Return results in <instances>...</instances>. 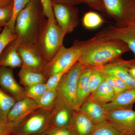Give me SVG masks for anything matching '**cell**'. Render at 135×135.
Returning <instances> with one entry per match:
<instances>
[{"label":"cell","mask_w":135,"mask_h":135,"mask_svg":"<svg viewBox=\"0 0 135 135\" xmlns=\"http://www.w3.org/2000/svg\"><path fill=\"white\" fill-rule=\"evenodd\" d=\"M128 46L118 40H104L94 36L88 40L77 62L85 68L104 66L129 51Z\"/></svg>","instance_id":"1"},{"label":"cell","mask_w":135,"mask_h":135,"mask_svg":"<svg viewBox=\"0 0 135 135\" xmlns=\"http://www.w3.org/2000/svg\"><path fill=\"white\" fill-rule=\"evenodd\" d=\"M40 0H31L18 15L15 27L17 45L36 44L47 18L40 8Z\"/></svg>","instance_id":"2"},{"label":"cell","mask_w":135,"mask_h":135,"mask_svg":"<svg viewBox=\"0 0 135 135\" xmlns=\"http://www.w3.org/2000/svg\"><path fill=\"white\" fill-rule=\"evenodd\" d=\"M66 34L57 24L55 18H47L36 43L45 65L63 46L64 38Z\"/></svg>","instance_id":"3"},{"label":"cell","mask_w":135,"mask_h":135,"mask_svg":"<svg viewBox=\"0 0 135 135\" xmlns=\"http://www.w3.org/2000/svg\"><path fill=\"white\" fill-rule=\"evenodd\" d=\"M87 41L76 40L68 48L63 45L51 60L44 66L42 73L47 80L51 75L71 68L77 63Z\"/></svg>","instance_id":"4"},{"label":"cell","mask_w":135,"mask_h":135,"mask_svg":"<svg viewBox=\"0 0 135 135\" xmlns=\"http://www.w3.org/2000/svg\"><path fill=\"white\" fill-rule=\"evenodd\" d=\"M85 68L77 62L75 63L63 75L57 89V97L74 110L79 109L77 101V83Z\"/></svg>","instance_id":"5"},{"label":"cell","mask_w":135,"mask_h":135,"mask_svg":"<svg viewBox=\"0 0 135 135\" xmlns=\"http://www.w3.org/2000/svg\"><path fill=\"white\" fill-rule=\"evenodd\" d=\"M104 13L113 18L115 26H133L135 21V0H103Z\"/></svg>","instance_id":"6"},{"label":"cell","mask_w":135,"mask_h":135,"mask_svg":"<svg viewBox=\"0 0 135 135\" xmlns=\"http://www.w3.org/2000/svg\"><path fill=\"white\" fill-rule=\"evenodd\" d=\"M51 112L41 109L34 111L18 126L12 135H31L45 133L51 126Z\"/></svg>","instance_id":"7"},{"label":"cell","mask_w":135,"mask_h":135,"mask_svg":"<svg viewBox=\"0 0 135 135\" xmlns=\"http://www.w3.org/2000/svg\"><path fill=\"white\" fill-rule=\"evenodd\" d=\"M55 18L57 24L66 34L71 33L79 23L78 10L73 5L52 2Z\"/></svg>","instance_id":"8"},{"label":"cell","mask_w":135,"mask_h":135,"mask_svg":"<svg viewBox=\"0 0 135 135\" xmlns=\"http://www.w3.org/2000/svg\"><path fill=\"white\" fill-rule=\"evenodd\" d=\"M104 40H118L126 44L135 56V27H120L109 26L96 34L95 36Z\"/></svg>","instance_id":"9"},{"label":"cell","mask_w":135,"mask_h":135,"mask_svg":"<svg viewBox=\"0 0 135 135\" xmlns=\"http://www.w3.org/2000/svg\"><path fill=\"white\" fill-rule=\"evenodd\" d=\"M107 120L125 134H135V111L121 109L107 112Z\"/></svg>","instance_id":"10"},{"label":"cell","mask_w":135,"mask_h":135,"mask_svg":"<svg viewBox=\"0 0 135 135\" xmlns=\"http://www.w3.org/2000/svg\"><path fill=\"white\" fill-rule=\"evenodd\" d=\"M17 46L18 51L22 60V67L42 73L45 63L36 44Z\"/></svg>","instance_id":"11"},{"label":"cell","mask_w":135,"mask_h":135,"mask_svg":"<svg viewBox=\"0 0 135 135\" xmlns=\"http://www.w3.org/2000/svg\"><path fill=\"white\" fill-rule=\"evenodd\" d=\"M0 88L16 101L26 97L25 89L17 82L9 68L0 67Z\"/></svg>","instance_id":"12"},{"label":"cell","mask_w":135,"mask_h":135,"mask_svg":"<svg viewBox=\"0 0 135 135\" xmlns=\"http://www.w3.org/2000/svg\"><path fill=\"white\" fill-rule=\"evenodd\" d=\"M74 111L72 108L57 97L51 112L52 122L51 127L70 128Z\"/></svg>","instance_id":"13"},{"label":"cell","mask_w":135,"mask_h":135,"mask_svg":"<svg viewBox=\"0 0 135 135\" xmlns=\"http://www.w3.org/2000/svg\"><path fill=\"white\" fill-rule=\"evenodd\" d=\"M38 109H40L35 100L26 97L16 101L8 114L7 121H14L27 117Z\"/></svg>","instance_id":"14"},{"label":"cell","mask_w":135,"mask_h":135,"mask_svg":"<svg viewBox=\"0 0 135 135\" xmlns=\"http://www.w3.org/2000/svg\"><path fill=\"white\" fill-rule=\"evenodd\" d=\"M80 109L96 125L107 121V112L102 105L94 100L90 95L84 100Z\"/></svg>","instance_id":"15"},{"label":"cell","mask_w":135,"mask_h":135,"mask_svg":"<svg viewBox=\"0 0 135 135\" xmlns=\"http://www.w3.org/2000/svg\"><path fill=\"white\" fill-rule=\"evenodd\" d=\"M128 60L121 58L104 66L109 75H113L122 80L130 88H135V80L128 72Z\"/></svg>","instance_id":"16"},{"label":"cell","mask_w":135,"mask_h":135,"mask_svg":"<svg viewBox=\"0 0 135 135\" xmlns=\"http://www.w3.org/2000/svg\"><path fill=\"white\" fill-rule=\"evenodd\" d=\"M96 126L80 109L74 110L70 128L75 135H90Z\"/></svg>","instance_id":"17"},{"label":"cell","mask_w":135,"mask_h":135,"mask_svg":"<svg viewBox=\"0 0 135 135\" xmlns=\"http://www.w3.org/2000/svg\"><path fill=\"white\" fill-rule=\"evenodd\" d=\"M135 103V88H131L117 95L111 102L102 105L107 112L121 109H133Z\"/></svg>","instance_id":"18"},{"label":"cell","mask_w":135,"mask_h":135,"mask_svg":"<svg viewBox=\"0 0 135 135\" xmlns=\"http://www.w3.org/2000/svg\"><path fill=\"white\" fill-rule=\"evenodd\" d=\"M14 41L7 46L0 56V67L14 68L22 67V59Z\"/></svg>","instance_id":"19"},{"label":"cell","mask_w":135,"mask_h":135,"mask_svg":"<svg viewBox=\"0 0 135 135\" xmlns=\"http://www.w3.org/2000/svg\"><path fill=\"white\" fill-rule=\"evenodd\" d=\"M92 69V68H85L78 79L77 96L79 109L84 100L91 94L89 88V79Z\"/></svg>","instance_id":"20"},{"label":"cell","mask_w":135,"mask_h":135,"mask_svg":"<svg viewBox=\"0 0 135 135\" xmlns=\"http://www.w3.org/2000/svg\"><path fill=\"white\" fill-rule=\"evenodd\" d=\"M20 83L25 88L34 84L46 82L47 79L42 73L37 72L24 67L21 68L18 74Z\"/></svg>","instance_id":"21"},{"label":"cell","mask_w":135,"mask_h":135,"mask_svg":"<svg viewBox=\"0 0 135 135\" xmlns=\"http://www.w3.org/2000/svg\"><path fill=\"white\" fill-rule=\"evenodd\" d=\"M90 95L101 105L111 102L115 97L112 88L105 81L100 84Z\"/></svg>","instance_id":"22"},{"label":"cell","mask_w":135,"mask_h":135,"mask_svg":"<svg viewBox=\"0 0 135 135\" xmlns=\"http://www.w3.org/2000/svg\"><path fill=\"white\" fill-rule=\"evenodd\" d=\"M16 100L0 88V122H7L8 114Z\"/></svg>","instance_id":"23"},{"label":"cell","mask_w":135,"mask_h":135,"mask_svg":"<svg viewBox=\"0 0 135 135\" xmlns=\"http://www.w3.org/2000/svg\"><path fill=\"white\" fill-rule=\"evenodd\" d=\"M89 79V88L90 92H94L105 80L108 74L104 66L92 68Z\"/></svg>","instance_id":"24"},{"label":"cell","mask_w":135,"mask_h":135,"mask_svg":"<svg viewBox=\"0 0 135 135\" xmlns=\"http://www.w3.org/2000/svg\"><path fill=\"white\" fill-rule=\"evenodd\" d=\"M57 96L56 90H48L41 97L35 101L38 106L39 109L51 112Z\"/></svg>","instance_id":"25"},{"label":"cell","mask_w":135,"mask_h":135,"mask_svg":"<svg viewBox=\"0 0 135 135\" xmlns=\"http://www.w3.org/2000/svg\"><path fill=\"white\" fill-rule=\"evenodd\" d=\"M108 121L97 125L90 135H126Z\"/></svg>","instance_id":"26"},{"label":"cell","mask_w":135,"mask_h":135,"mask_svg":"<svg viewBox=\"0 0 135 135\" xmlns=\"http://www.w3.org/2000/svg\"><path fill=\"white\" fill-rule=\"evenodd\" d=\"M104 22L103 18L97 12L93 11L86 12L83 17V25L88 29H96L101 26Z\"/></svg>","instance_id":"27"},{"label":"cell","mask_w":135,"mask_h":135,"mask_svg":"<svg viewBox=\"0 0 135 135\" xmlns=\"http://www.w3.org/2000/svg\"><path fill=\"white\" fill-rule=\"evenodd\" d=\"M31 0H13V11L11 18L7 26L15 33V27L16 19L20 12L28 4Z\"/></svg>","instance_id":"28"},{"label":"cell","mask_w":135,"mask_h":135,"mask_svg":"<svg viewBox=\"0 0 135 135\" xmlns=\"http://www.w3.org/2000/svg\"><path fill=\"white\" fill-rule=\"evenodd\" d=\"M105 81L112 88L115 97L131 88L122 80L113 75L108 74Z\"/></svg>","instance_id":"29"},{"label":"cell","mask_w":135,"mask_h":135,"mask_svg":"<svg viewBox=\"0 0 135 135\" xmlns=\"http://www.w3.org/2000/svg\"><path fill=\"white\" fill-rule=\"evenodd\" d=\"M25 89L26 97L34 100L38 98L48 90L46 82L37 83Z\"/></svg>","instance_id":"30"},{"label":"cell","mask_w":135,"mask_h":135,"mask_svg":"<svg viewBox=\"0 0 135 135\" xmlns=\"http://www.w3.org/2000/svg\"><path fill=\"white\" fill-rule=\"evenodd\" d=\"M16 36L7 26L4 27L0 34V56L8 44L14 41Z\"/></svg>","instance_id":"31"},{"label":"cell","mask_w":135,"mask_h":135,"mask_svg":"<svg viewBox=\"0 0 135 135\" xmlns=\"http://www.w3.org/2000/svg\"><path fill=\"white\" fill-rule=\"evenodd\" d=\"M26 117H23L14 121L0 122V135H11Z\"/></svg>","instance_id":"32"},{"label":"cell","mask_w":135,"mask_h":135,"mask_svg":"<svg viewBox=\"0 0 135 135\" xmlns=\"http://www.w3.org/2000/svg\"><path fill=\"white\" fill-rule=\"evenodd\" d=\"M12 11L13 3L0 7V28L8 24L12 17Z\"/></svg>","instance_id":"33"},{"label":"cell","mask_w":135,"mask_h":135,"mask_svg":"<svg viewBox=\"0 0 135 135\" xmlns=\"http://www.w3.org/2000/svg\"><path fill=\"white\" fill-rule=\"evenodd\" d=\"M66 69L65 70L57 73L56 74L51 75L47 79L46 82V86L49 90H56L58 86L59 83L65 74L70 70Z\"/></svg>","instance_id":"34"},{"label":"cell","mask_w":135,"mask_h":135,"mask_svg":"<svg viewBox=\"0 0 135 135\" xmlns=\"http://www.w3.org/2000/svg\"><path fill=\"white\" fill-rule=\"evenodd\" d=\"M46 135H75L71 128L50 127L45 133Z\"/></svg>","instance_id":"35"},{"label":"cell","mask_w":135,"mask_h":135,"mask_svg":"<svg viewBox=\"0 0 135 135\" xmlns=\"http://www.w3.org/2000/svg\"><path fill=\"white\" fill-rule=\"evenodd\" d=\"M44 15L47 19L55 18L51 0H40Z\"/></svg>","instance_id":"36"},{"label":"cell","mask_w":135,"mask_h":135,"mask_svg":"<svg viewBox=\"0 0 135 135\" xmlns=\"http://www.w3.org/2000/svg\"><path fill=\"white\" fill-rule=\"evenodd\" d=\"M80 3H84L93 9L104 12V6L103 0H79Z\"/></svg>","instance_id":"37"},{"label":"cell","mask_w":135,"mask_h":135,"mask_svg":"<svg viewBox=\"0 0 135 135\" xmlns=\"http://www.w3.org/2000/svg\"><path fill=\"white\" fill-rule=\"evenodd\" d=\"M127 65L129 75L135 80V59L128 60Z\"/></svg>","instance_id":"38"},{"label":"cell","mask_w":135,"mask_h":135,"mask_svg":"<svg viewBox=\"0 0 135 135\" xmlns=\"http://www.w3.org/2000/svg\"><path fill=\"white\" fill-rule=\"evenodd\" d=\"M52 2H56L68 5H74L80 3L79 0H51Z\"/></svg>","instance_id":"39"},{"label":"cell","mask_w":135,"mask_h":135,"mask_svg":"<svg viewBox=\"0 0 135 135\" xmlns=\"http://www.w3.org/2000/svg\"><path fill=\"white\" fill-rule=\"evenodd\" d=\"M13 3V0H0V7L7 6Z\"/></svg>","instance_id":"40"},{"label":"cell","mask_w":135,"mask_h":135,"mask_svg":"<svg viewBox=\"0 0 135 135\" xmlns=\"http://www.w3.org/2000/svg\"><path fill=\"white\" fill-rule=\"evenodd\" d=\"M46 135V134L45 133H42V134H34V135Z\"/></svg>","instance_id":"41"},{"label":"cell","mask_w":135,"mask_h":135,"mask_svg":"<svg viewBox=\"0 0 135 135\" xmlns=\"http://www.w3.org/2000/svg\"><path fill=\"white\" fill-rule=\"evenodd\" d=\"M126 135H135V134H127Z\"/></svg>","instance_id":"42"},{"label":"cell","mask_w":135,"mask_h":135,"mask_svg":"<svg viewBox=\"0 0 135 135\" xmlns=\"http://www.w3.org/2000/svg\"><path fill=\"white\" fill-rule=\"evenodd\" d=\"M132 26L134 27H135V22H134V24H133V26Z\"/></svg>","instance_id":"43"},{"label":"cell","mask_w":135,"mask_h":135,"mask_svg":"<svg viewBox=\"0 0 135 135\" xmlns=\"http://www.w3.org/2000/svg\"><path fill=\"white\" fill-rule=\"evenodd\" d=\"M1 28H0V31H1Z\"/></svg>","instance_id":"44"},{"label":"cell","mask_w":135,"mask_h":135,"mask_svg":"<svg viewBox=\"0 0 135 135\" xmlns=\"http://www.w3.org/2000/svg\"><path fill=\"white\" fill-rule=\"evenodd\" d=\"M0 34H1V33H0Z\"/></svg>","instance_id":"45"},{"label":"cell","mask_w":135,"mask_h":135,"mask_svg":"<svg viewBox=\"0 0 135 135\" xmlns=\"http://www.w3.org/2000/svg\"><path fill=\"white\" fill-rule=\"evenodd\" d=\"M13 135L12 134V135Z\"/></svg>","instance_id":"46"},{"label":"cell","mask_w":135,"mask_h":135,"mask_svg":"<svg viewBox=\"0 0 135 135\" xmlns=\"http://www.w3.org/2000/svg\"></svg>","instance_id":"47"}]
</instances>
